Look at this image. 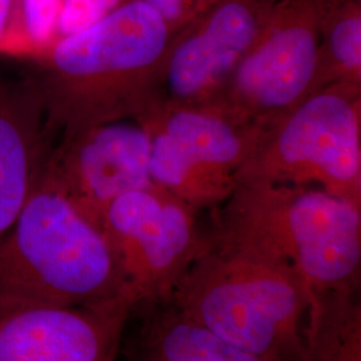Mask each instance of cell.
<instances>
[{
  "mask_svg": "<svg viewBox=\"0 0 361 361\" xmlns=\"http://www.w3.org/2000/svg\"><path fill=\"white\" fill-rule=\"evenodd\" d=\"M173 34L152 7L128 0L90 27L58 39L32 82L51 142L145 116L154 104Z\"/></svg>",
  "mask_w": 361,
  "mask_h": 361,
  "instance_id": "cell-1",
  "label": "cell"
},
{
  "mask_svg": "<svg viewBox=\"0 0 361 361\" xmlns=\"http://www.w3.org/2000/svg\"><path fill=\"white\" fill-rule=\"evenodd\" d=\"M125 1L128 0H61V38L97 23Z\"/></svg>",
  "mask_w": 361,
  "mask_h": 361,
  "instance_id": "cell-17",
  "label": "cell"
},
{
  "mask_svg": "<svg viewBox=\"0 0 361 361\" xmlns=\"http://www.w3.org/2000/svg\"><path fill=\"white\" fill-rule=\"evenodd\" d=\"M212 231L295 271L310 292L359 290L361 207L317 186L240 182Z\"/></svg>",
  "mask_w": 361,
  "mask_h": 361,
  "instance_id": "cell-3",
  "label": "cell"
},
{
  "mask_svg": "<svg viewBox=\"0 0 361 361\" xmlns=\"http://www.w3.org/2000/svg\"><path fill=\"white\" fill-rule=\"evenodd\" d=\"M138 121L150 134L153 183L197 210L231 197L267 131L214 104L153 109Z\"/></svg>",
  "mask_w": 361,
  "mask_h": 361,
  "instance_id": "cell-6",
  "label": "cell"
},
{
  "mask_svg": "<svg viewBox=\"0 0 361 361\" xmlns=\"http://www.w3.org/2000/svg\"><path fill=\"white\" fill-rule=\"evenodd\" d=\"M125 332V361H262L234 348L204 326L180 314L169 301H143Z\"/></svg>",
  "mask_w": 361,
  "mask_h": 361,
  "instance_id": "cell-13",
  "label": "cell"
},
{
  "mask_svg": "<svg viewBox=\"0 0 361 361\" xmlns=\"http://www.w3.org/2000/svg\"><path fill=\"white\" fill-rule=\"evenodd\" d=\"M304 361H361L359 290L310 292Z\"/></svg>",
  "mask_w": 361,
  "mask_h": 361,
  "instance_id": "cell-14",
  "label": "cell"
},
{
  "mask_svg": "<svg viewBox=\"0 0 361 361\" xmlns=\"http://www.w3.org/2000/svg\"><path fill=\"white\" fill-rule=\"evenodd\" d=\"M279 1L212 0L173 34L150 110L209 104L253 46Z\"/></svg>",
  "mask_w": 361,
  "mask_h": 361,
  "instance_id": "cell-9",
  "label": "cell"
},
{
  "mask_svg": "<svg viewBox=\"0 0 361 361\" xmlns=\"http://www.w3.org/2000/svg\"><path fill=\"white\" fill-rule=\"evenodd\" d=\"M338 82L361 86V1L324 8L317 90Z\"/></svg>",
  "mask_w": 361,
  "mask_h": 361,
  "instance_id": "cell-15",
  "label": "cell"
},
{
  "mask_svg": "<svg viewBox=\"0 0 361 361\" xmlns=\"http://www.w3.org/2000/svg\"><path fill=\"white\" fill-rule=\"evenodd\" d=\"M135 302L63 307L0 295V361H118Z\"/></svg>",
  "mask_w": 361,
  "mask_h": 361,
  "instance_id": "cell-10",
  "label": "cell"
},
{
  "mask_svg": "<svg viewBox=\"0 0 361 361\" xmlns=\"http://www.w3.org/2000/svg\"><path fill=\"white\" fill-rule=\"evenodd\" d=\"M152 7L170 27L173 32L185 26L198 13L193 0H140Z\"/></svg>",
  "mask_w": 361,
  "mask_h": 361,
  "instance_id": "cell-18",
  "label": "cell"
},
{
  "mask_svg": "<svg viewBox=\"0 0 361 361\" xmlns=\"http://www.w3.org/2000/svg\"><path fill=\"white\" fill-rule=\"evenodd\" d=\"M325 6H332V4H337V3H344V1H361V0H323Z\"/></svg>",
  "mask_w": 361,
  "mask_h": 361,
  "instance_id": "cell-20",
  "label": "cell"
},
{
  "mask_svg": "<svg viewBox=\"0 0 361 361\" xmlns=\"http://www.w3.org/2000/svg\"><path fill=\"white\" fill-rule=\"evenodd\" d=\"M42 174L102 229L104 213L118 197L153 183L150 134L138 119L83 130L59 141Z\"/></svg>",
  "mask_w": 361,
  "mask_h": 361,
  "instance_id": "cell-11",
  "label": "cell"
},
{
  "mask_svg": "<svg viewBox=\"0 0 361 361\" xmlns=\"http://www.w3.org/2000/svg\"><path fill=\"white\" fill-rule=\"evenodd\" d=\"M323 0H280L214 104L269 128L317 91Z\"/></svg>",
  "mask_w": 361,
  "mask_h": 361,
  "instance_id": "cell-7",
  "label": "cell"
},
{
  "mask_svg": "<svg viewBox=\"0 0 361 361\" xmlns=\"http://www.w3.org/2000/svg\"><path fill=\"white\" fill-rule=\"evenodd\" d=\"M0 52L20 54L18 40V0H0Z\"/></svg>",
  "mask_w": 361,
  "mask_h": 361,
  "instance_id": "cell-19",
  "label": "cell"
},
{
  "mask_svg": "<svg viewBox=\"0 0 361 361\" xmlns=\"http://www.w3.org/2000/svg\"><path fill=\"white\" fill-rule=\"evenodd\" d=\"M61 0H18V40L22 55L42 58L61 38Z\"/></svg>",
  "mask_w": 361,
  "mask_h": 361,
  "instance_id": "cell-16",
  "label": "cell"
},
{
  "mask_svg": "<svg viewBox=\"0 0 361 361\" xmlns=\"http://www.w3.org/2000/svg\"><path fill=\"white\" fill-rule=\"evenodd\" d=\"M0 295L63 307L131 298L104 231L43 174L0 243Z\"/></svg>",
  "mask_w": 361,
  "mask_h": 361,
  "instance_id": "cell-4",
  "label": "cell"
},
{
  "mask_svg": "<svg viewBox=\"0 0 361 361\" xmlns=\"http://www.w3.org/2000/svg\"><path fill=\"white\" fill-rule=\"evenodd\" d=\"M50 145L35 85L0 80V243L38 182Z\"/></svg>",
  "mask_w": 361,
  "mask_h": 361,
  "instance_id": "cell-12",
  "label": "cell"
},
{
  "mask_svg": "<svg viewBox=\"0 0 361 361\" xmlns=\"http://www.w3.org/2000/svg\"><path fill=\"white\" fill-rule=\"evenodd\" d=\"M310 290L284 265L209 232L168 301L189 320L262 361H304Z\"/></svg>",
  "mask_w": 361,
  "mask_h": 361,
  "instance_id": "cell-2",
  "label": "cell"
},
{
  "mask_svg": "<svg viewBox=\"0 0 361 361\" xmlns=\"http://www.w3.org/2000/svg\"><path fill=\"white\" fill-rule=\"evenodd\" d=\"M240 182L317 186L361 207L360 85H328L276 121Z\"/></svg>",
  "mask_w": 361,
  "mask_h": 361,
  "instance_id": "cell-5",
  "label": "cell"
},
{
  "mask_svg": "<svg viewBox=\"0 0 361 361\" xmlns=\"http://www.w3.org/2000/svg\"><path fill=\"white\" fill-rule=\"evenodd\" d=\"M200 210L152 183L118 197L102 231L125 289L135 305L168 301L183 273L205 249Z\"/></svg>",
  "mask_w": 361,
  "mask_h": 361,
  "instance_id": "cell-8",
  "label": "cell"
}]
</instances>
